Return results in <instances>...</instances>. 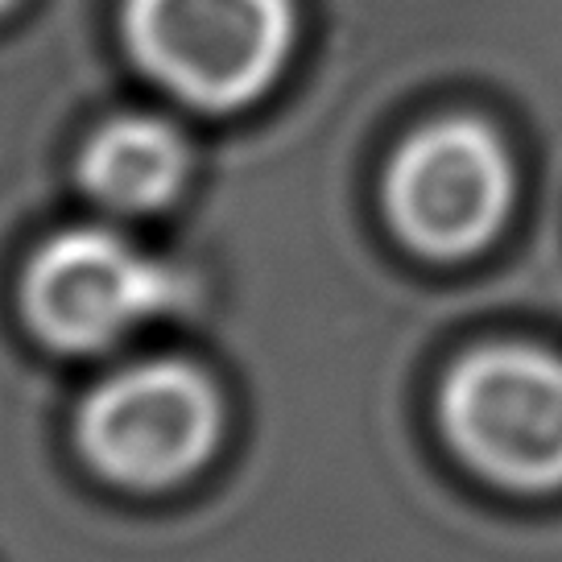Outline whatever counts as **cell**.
Returning a JSON list of instances; mask_svg holds the SVG:
<instances>
[{
    "instance_id": "obj_5",
    "label": "cell",
    "mask_w": 562,
    "mask_h": 562,
    "mask_svg": "<svg viewBox=\"0 0 562 562\" xmlns=\"http://www.w3.org/2000/svg\"><path fill=\"white\" fill-rule=\"evenodd\" d=\"M509 203V154L475 121L422 128L389 170V215L405 240L430 257H468L484 248Z\"/></svg>"
},
{
    "instance_id": "obj_2",
    "label": "cell",
    "mask_w": 562,
    "mask_h": 562,
    "mask_svg": "<svg viewBox=\"0 0 562 562\" xmlns=\"http://www.w3.org/2000/svg\"><path fill=\"white\" fill-rule=\"evenodd\" d=\"M442 426L475 472L505 488L562 484V360L538 348H484L442 389Z\"/></svg>"
},
{
    "instance_id": "obj_1",
    "label": "cell",
    "mask_w": 562,
    "mask_h": 562,
    "mask_svg": "<svg viewBox=\"0 0 562 562\" xmlns=\"http://www.w3.org/2000/svg\"><path fill=\"white\" fill-rule=\"evenodd\" d=\"M124 30L161 88L199 108H240L294 46L290 0H128Z\"/></svg>"
},
{
    "instance_id": "obj_6",
    "label": "cell",
    "mask_w": 562,
    "mask_h": 562,
    "mask_svg": "<svg viewBox=\"0 0 562 562\" xmlns=\"http://www.w3.org/2000/svg\"><path fill=\"white\" fill-rule=\"evenodd\" d=\"M79 175L104 207L158 211L187 178V145L154 116H121L88 140Z\"/></svg>"
},
{
    "instance_id": "obj_3",
    "label": "cell",
    "mask_w": 562,
    "mask_h": 562,
    "mask_svg": "<svg viewBox=\"0 0 562 562\" xmlns=\"http://www.w3.org/2000/svg\"><path fill=\"white\" fill-rule=\"evenodd\" d=\"M215 439V389L175 360L108 376L79 414L83 456L124 488H166L187 480L211 456Z\"/></svg>"
},
{
    "instance_id": "obj_4",
    "label": "cell",
    "mask_w": 562,
    "mask_h": 562,
    "mask_svg": "<svg viewBox=\"0 0 562 562\" xmlns=\"http://www.w3.org/2000/svg\"><path fill=\"white\" fill-rule=\"evenodd\" d=\"M178 299L182 281L175 269L104 228L54 236L25 278V315L42 339L67 351L108 348Z\"/></svg>"
},
{
    "instance_id": "obj_7",
    "label": "cell",
    "mask_w": 562,
    "mask_h": 562,
    "mask_svg": "<svg viewBox=\"0 0 562 562\" xmlns=\"http://www.w3.org/2000/svg\"><path fill=\"white\" fill-rule=\"evenodd\" d=\"M4 4H9V0H0V9H4Z\"/></svg>"
}]
</instances>
